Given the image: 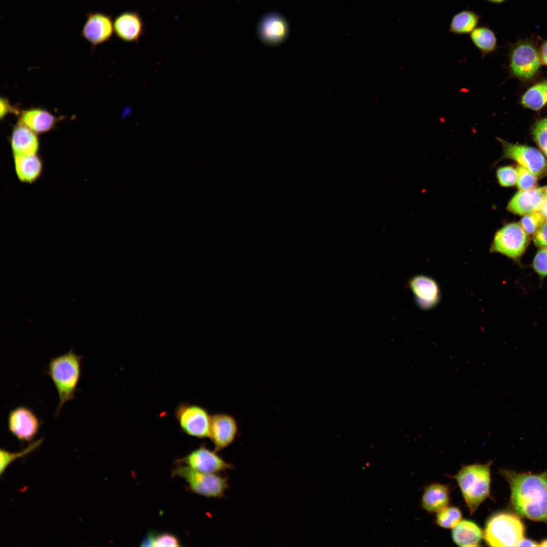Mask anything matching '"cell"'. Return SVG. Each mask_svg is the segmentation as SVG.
I'll list each match as a JSON object with an SVG mask.
<instances>
[{"label": "cell", "instance_id": "cell-31", "mask_svg": "<svg viewBox=\"0 0 547 547\" xmlns=\"http://www.w3.org/2000/svg\"><path fill=\"white\" fill-rule=\"evenodd\" d=\"M517 186L520 190H526L535 188L537 185V177L523 166L517 167Z\"/></svg>", "mask_w": 547, "mask_h": 547}, {"label": "cell", "instance_id": "cell-18", "mask_svg": "<svg viewBox=\"0 0 547 547\" xmlns=\"http://www.w3.org/2000/svg\"><path fill=\"white\" fill-rule=\"evenodd\" d=\"M18 116L19 122L37 134L53 130L58 121V118L51 112L39 107L20 110Z\"/></svg>", "mask_w": 547, "mask_h": 547}, {"label": "cell", "instance_id": "cell-34", "mask_svg": "<svg viewBox=\"0 0 547 547\" xmlns=\"http://www.w3.org/2000/svg\"><path fill=\"white\" fill-rule=\"evenodd\" d=\"M533 241L539 247H547V220H545L535 233Z\"/></svg>", "mask_w": 547, "mask_h": 547}, {"label": "cell", "instance_id": "cell-2", "mask_svg": "<svg viewBox=\"0 0 547 547\" xmlns=\"http://www.w3.org/2000/svg\"><path fill=\"white\" fill-rule=\"evenodd\" d=\"M82 357L72 349L51 358L46 373L57 390L59 403L55 412L57 416L63 405L75 397L82 372Z\"/></svg>", "mask_w": 547, "mask_h": 547}, {"label": "cell", "instance_id": "cell-28", "mask_svg": "<svg viewBox=\"0 0 547 547\" xmlns=\"http://www.w3.org/2000/svg\"><path fill=\"white\" fill-rule=\"evenodd\" d=\"M43 441L40 439L31 444L23 450L17 452H11L4 449L0 450V475L5 472L8 465L16 459L25 456L38 447Z\"/></svg>", "mask_w": 547, "mask_h": 547}, {"label": "cell", "instance_id": "cell-19", "mask_svg": "<svg viewBox=\"0 0 547 547\" xmlns=\"http://www.w3.org/2000/svg\"><path fill=\"white\" fill-rule=\"evenodd\" d=\"M14 170L22 183L31 184L41 176L44 162L38 154L13 155Z\"/></svg>", "mask_w": 547, "mask_h": 547}, {"label": "cell", "instance_id": "cell-25", "mask_svg": "<svg viewBox=\"0 0 547 547\" xmlns=\"http://www.w3.org/2000/svg\"><path fill=\"white\" fill-rule=\"evenodd\" d=\"M547 102V80L534 85L524 94L522 103L534 110L541 109Z\"/></svg>", "mask_w": 547, "mask_h": 547}, {"label": "cell", "instance_id": "cell-10", "mask_svg": "<svg viewBox=\"0 0 547 547\" xmlns=\"http://www.w3.org/2000/svg\"><path fill=\"white\" fill-rule=\"evenodd\" d=\"M7 424L10 432L18 440L31 442L38 433L41 423L31 409L19 406L9 411Z\"/></svg>", "mask_w": 547, "mask_h": 547}, {"label": "cell", "instance_id": "cell-6", "mask_svg": "<svg viewBox=\"0 0 547 547\" xmlns=\"http://www.w3.org/2000/svg\"><path fill=\"white\" fill-rule=\"evenodd\" d=\"M529 241L528 233L520 223H509L495 233L490 250L516 258L525 252Z\"/></svg>", "mask_w": 547, "mask_h": 547}, {"label": "cell", "instance_id": "cell-22", "mask_svg": "<svg viewBox=\"0 0 547 547\" xmlns=\"http://www.w3.org/2000/svg\"><path fill=\"white\" fill-rule=\"evenodd\" d=\"M452 537L460 546H479L483 537L481 529L474 522L461 520L453 528Z\"/></svg>", "mask_w": 547, "mask_h": 547}, {"label": "cell", "instance_id": "cell-20", "mask_svg": "<svg viewBox=\"0 0 547 547\" xmlns=\"http://www.w3.org/2000/svg\"><path fill=\"white\" fill-rule=\"evenodd\" d=\"M288 25L284 18L279 15L270 13L260 21L258 33L260 38L269 44H275L283 41L288 33Z\"/></svg>", "mask_w": 547, "mask_h": 547}, {"label": "cell", "instance_id": "cell-15", "mask_svg": "<svg viewBox=\"0 0 547 547\" xmlns=\"http://www.w3.org/2000/svg\"><path fill=\"white\" fill-rule=\"evenodd\" d=\"M9 142L13 155L38 154L40 148L37 134L19 121L13 128Z\"/></svg>", "mask_w": 547, "mask_h": 547}, {"label": "cell", "instance_id": "cell-7", "mask_svg": "<svg viewBox=\"0 0 547 547\" xmlns=\"http://www.w3.org/2000/svg\"><path fill=\"white\" fill-rule=\"evenodd\" d=\"M510 68L513 73L522 79L532 77L541 64L539 52L532 42L520 40L514 44L510 53Z\"/></svg>", "mask_w": 547, "mask_h": 547}, {"label": "cell", "instance_id": "cell-24", "mask_svg": "<svg viewBox=\"0 0 547 547\" xmlns=\"http://www.w3.org/2000/svg\"><path fill=\"white\" fill-rule=\"evenodd\" d=\"M470 38L483 57L493 52L496 49V34L487 25H479L470 34Z\"/></svg>", "mask_w": 547, "mask_h": 547}, {"label": "cell", "instance_id": "cell-4", "mask_svg": "<svg viewBox=\"0 0 547 547\" xmlns=\"http://www.w3.org/2000/svg\"><path fill=\"white\" fill-rule=\"evenodd\" d=\"M524 526L517 516L500 512L488 520L483 537L490 546H518L524 538Z\"/></svg>", "mask_w": 547, "mask_h": 547}, {"label": "cell", "instance_id": "cell-30", "mask_svg": "<svg viewBox=\"0 0 547 547\" xmlns=\"http://www.w3.org/2000/svg\"><path fill=\"white\" fill-rule=\"evenodd\" d=\"M496 177L501 186H512L517 182L518 171L511 166L501 167L496 171Z\"/></svg>", "mask_w": 547, "mask_h": 547}, {"label": "cell", "instance_id": "cell-23", "mask_svg": "<svg viewBox=\"0 0 547 547\" xmlns=\"http://www.w3.org/2000/svg\"><path fill=\"white\" fill-rule=\"evenodd\" d=\"M482 16L468 9L462 10L452 17L448 32L455 35L470 34L479 25Z\"/></svg>", "mask_w": 547, "mask_h": 547}, {"label": "cell", "instance_id": "cell-40", "mask_svg": "<svg viewBox=\"0 0 547 547\" xmlns=\"http://www.w3.org/2000/svg\"><path fill=\"white\" fill-rule=\"evenodd\" d=\"M538 546L546 547L547 546V539H545L544 540H542L541 542L538 543Z\"/></svg>", "mask_w": 547, "mask_h": 547}, {"label": "cell", "instance_id": "cell-14", "mask_svg": "<svg viewBox=\"0 0 547 547\" xmlns=\"http://www.w3.org/2000/svg\"><path fill=\"white\" fill-rule=\"evenodd\" d=\"M545 190V186L520 190L509 202L507 210L521 215L539 211L546 200Z\"/></svg>", "mask_w": 547, "mask_h": 547}, {"label": "cell", "instance_id": "cell-11", "mask_svg": "<svg viewBox=\"0 0 547 547\" xmlns=\"http://www.w3.org/2000/svg\"><path fill=\"white\" fill-rule=\"evenodd\" d=\"M216 452L201 446L178 460L177 462L184 463L192 469L206 473H217L233 467L231 464L225 461Z\"/></svg>", "mask_w": 547, "mask_h": 547}, {"label": "cell", "instance_id": "cell-21", "mask_svg": "<svg viewBox=\"0 0 547 547\" xmlns=\"http://www.w3.org/2000/svg\"><path fill=\"white\" fill-rule=\"evenodd\" d=\"M449 487L445 484L433 483L426 486L423 493L421 504L428 512H438L449 504Z\"/></svg>", "mask_w": 547, "mask_h": 547}, {"label": "cell", "instance_id": "cell-38", "mask_svg": "<svg viewBox=\"0 0 547 547\" xmlns=\"http://www.w3.org/2000/svg\"><path fill=\"white\" fill-rule=\"evenodd\" d=\"M539 211L545 219H547V199Z\"/></svg>", "mask_w": 547, "mask_h": 547}, {"label": "cell", "instance_id": "cell-12", "mask_svg": "<svg viewBox=\"0 0 547 547\" xmlns=\"http://www.w3.org/2000/svg\"><path fill=\"white\" fill-rule=\"evenodd\" d=\"M114 32L113 21L103 13L91 12L87 15L81 35L91 45L96 46L108 41Z\"/></svg>", "mask_w": 547, "mask_h": 547}, {"label": "cell", "instance_id": "cell-41", "mask_svg": "<svg viewBox=\"0 0 547 547\" xmlns=\"http://www.w3.org/2000/svg\"><path fill=\"white\" fill-rule=\"evenodd\" d=\"M545 194L546 198L547 199V186H545Z\"/></svg>", "mask_w": 547, "mask_h": 547}, {"label": "cell", "instance_id": "cell-27", "mask_svg": "<svg viewBox=\"0 0 547 547\" xmlns=\"http://www.w3.org/2000/svg\"><path fill=\"white\" fill-rule=\"evenodd\" d=\"M142 546H180V543L176 536L168 533L156 534L149 532L142 541Z\"/></svg>", "mask_w": 547, "mask_h": 547}, {"label": "cell", "instance_id": "cell-29", "mask_svg": "<svg viewBox=\"0 0 547 547\" xmlns=\"http://www.w3.org/2000/svg\"><path fill=\"white\" fill-rule=\"evenodd\" d=\"M545 220L540 212L535 211L525 214L521 219L520 224L528 234L532 235L536 232Z\"/></svg>", "mask_w": 547, "mask_h": 547}, {"label": "cell", "instance_id": "cell-1", "mask_svg": "<svg viewBox=\"0 0 547 547\" xmlns=\"http://www.w3.org/2000/svg\"><path fill=\"white\" fill-rule=\"evenodd\" d=\"M511 489V503L519 515L547 523V471L538 474L502 469Z\"/></svg>", "mask_w": 547, "mask_h": 547}, {"label": "cell", "instance_id": "cell-36", "mask_svg": "<svg viewBox=\"0 0 547 547\" xmlns=\"http://www.w3.org/2000/svg\"><path fill=\"white\" fill-rule=\"evenodd\" d=\"M539 54L541 61L547 65V40L543 41L542 43Z\"/></svg>", "mask_w": 547, "mask_h": 547}, {"label": "cell", "instance_id": "cell-3", "mask_svg": "<svg viewBox=\"0 0 547 547\" xmlns=\"http://www.w3.org/2000/svg\"><path fill=\"white\" fill-rule=\"evenodd\" d=\"M491 463L463 466L454 476L471 515L490 497Z\"/></svg>", "mask_w": 547, "mask_h": 547}, {"label": "cell", "instance_id": "cell-32", "mask_svg": "<svg viewBox=\"0 0 547 547\" xmlns=\"http://www.w3.org/2000/svg\"><path fill=\"white\" fill-rule=\"evenodd\" d=\"M532 135L536 143L547 156V118L535 123Z\"/></svg>", "mask_w": 547, "mask_h": 547}, {"label": "cell", "instance_id": "cell-5", "mask_svg": "<svg viewBox=\"0 0 547 547\" xmlns=\"http://www.w3.org/2000/svg\"><path fill=\"white\" fill-rule=\"evenodd\" d=\"M172 476L183 479L192 492L209 498L222 497L228 487L227 477L201 472L187 465H178L173 470Z\"/></svg>", "mask_w": 547, "mask_h": 547}, {"label": "cell", "instance_id": "cell-33", "mask_svg": "<svg viewBox=\"0 0 547 547\" xmlns=\"http://www.w3.org/2000/svg\"><path fill=\"white\" fill-rule=\"evenodd\" d=\"M534 270L540 276H547V247H542L536 254L532 262Z\"/></svg>", "mask_w": 547, "mask_h": 547}, {"label": "cell", "instance_id": "cell-37", "mask_svg": "<svg viewBox=\"0 0 547 547\" xmlns=\"http://www.w3.org/2000/svg\"><path fill=\"white\" fill-rule=\"evenodd\" d=\"M538 543L529 539L524 538L519 543L518 546H538Z\"/></svg>", "mask_w": 547, "mask_h": 547}, {"label": "cell", "instance_id": "cell-9", "mask_svg": "<svg viewBox=\"0 0 547 547\" xmlns=\"http://www.w3.org/2000/svg\"><path fill=\"white\" fill-rule=\"evenodd\" d=\"M501 143L503 158L518 162L536 177L547 174V162L542 153L537 149L525 145L509 143L498 138Z\"/></svg>", "mask_w": 547, "mask_h": 547}, {"label": "cell", "instance_id": "cell-13", "mask_svg": "<svg viewBox=\"0 0 547 547\" xmlns=\"http://www.w3.org/2000/svg\"><path fill=\"white\" fill-rule=\"evenodd\" d=\"M238 431L237 422L232 416L225 413H216L211 416L209 438L217 452L234 441Z\"/></svg>", "mask_w": 547, "mask_h": 547}, {"label": "cell", "instance_id": "cell-17", "mask_svg": "<svg viewBox=\"0 0 547 547\" xmlns=\"http://www.w3.org/2000/svg\"><path fill=\"white\" fill-rule=\"evenodd\" d=\"M114 32L122 41L137 42L143 33V23L137 12L122 13L113 21Z\"/></svg>", "mask_w": 547, "mask_h": 547}, {"label": "cell", "instance_id": "cell-26", "mask_svg": "<svg viewBox=\"0 0 547 547\" xmlns=\"http://www.w3.org/2000/svg\"><path fill=\"white\" fill-rule=\"evenodd\" d=\"M462 514L459 508L447 506L439 511L436 515V524L444 528H453L462 520Z\"/></svg>", "mask_w": 547, "mask_h": 547}, {"label": "cell", "instance_id": "cell-16", "mask_svg": "<svg viewBox=\"0 0 547 547\" xmlns=\"http://www.w3.org/2000/svg\"><path fill=\"white\" fill-rule=\"evenodd\" d=\"M409 286L421 308L429 309L438 303L440 297L439 288L431 278L423 275L415 276L410 281Z\"/></svg>", "mask_w": 547, "mask_h": 547}, {"label": "cell", "instance_id": "cell-35", "mask_svg": "<svg viewBox=\"0 0 547 547\" xmlns=\"http://www.w3.org/2000/svg\"><path fill=\"white\" fill-rule=\"evenodd\" d=\"M20 111V110L17 107L13 106L7 98L1 97L0 100L1 119L5 118L9 113H15L18 115Z\"/></svg>", "mask_w": 547, "mask_h": 547}, {"label": "cell", "instance_id": "cell-8", "mask_svg": "<svg viewBox=\"0 0 547 547\" xmlns=\"http://www.w3.org/2000/svg\"><path fill=\"white\" fill-rule=\"evenodd\" d=\"M175 416L186 434L198 438H209L211 416L203 407L182 403L177 407Z\"/></svg>", "mask_w": 547, "mask_h": 547}, {"label": "cell", "instance_id": "cell-39", "mask_svg": "<svg viewBox=\"0 0 547 547\" xmlns=\"http://www.w3.org/2000/svg\"><path fill=\"white\" fill-rule=\"evenodd\" d=\"M488 2L494 4H500L504 3L506 0H485Z\"/></svg>", "mask_w": 547, "mask_h": 547}]
</instances>
